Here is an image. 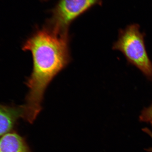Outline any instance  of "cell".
Instances as JSON below:
<instances>
[{"mask_svg":"<svg viewBox=\"0 0 152 152\" xmlns=\"http://www.w3.org/2000/svg\"><path fill=\"white\" fill-rule=\"evenodd\" d=\"M23 48L31 53L33 60L32 72L27 81L28 92L23 118L32 124L42 110L49 85L70 62L69 34H59L45 26L28 38Z\"/></svg>","mask_w":152,"mask_h":152,"instance_id":"1","label":"cell"},{"mask_svg":"<svg viewBox=\"0 0 152 152\" xmlns=\"http://www.w3.org/2000/svg\"><path fill=\"white\" fill-rule=\"evenodd\" d=\"M145 34L138 24H132L120 30L113 49L124 55L128 62L135 66L148 79L152 80V63L145 46Z\"/></svg>","mask_w":152,"mask_h":152,"instance_id":"2","label":"cell"},{"mask_svg":"<svg viewBox=\"0 0 152 152\" xmlns=\"http://www.w3.org/2000/svg\"><path fill=\"white\" fill-rule=\"evenodd\" d=\"M101 0H58L50 11L45 26L60 34H67L69 26L77 18Z\"/></svg>","mask_w":152,"mask_h":152,"instance_id":"3","label":"cell"},{"mask_svg":"<svg viewBox=\"0 0 152 152\" xmlns=\"http://www.w3.org/2000/svg\"><path fill=\"white\" fill-rule=\"evenodd\" d=\"M24 107L0 104V137L13 129L18 121L23 118Z\"/></svg>","mask_w":152,"mask_h":152,"instance_id":"4","label":"cell"},{"mask_svg":"<svg viewBox=\"0 0 152 152\" xmlns=\"http://www.w3.org/2000/svg\"><path fill=\"white\" fill-rule=\"evenodd\" d=\"M0 152H32L26 140L13 131L0 137Z\"/></svg>","mask_w":152,"mask_h":152,"instance_id":"5","label":"cell"},{"mask_svg":"<svg viewBox=\"0 0 152 152\" xmlns=\"http://www.w3.org/2000/svg\"><path fill=\"white\" fill-rule=\"evenodd\" d=\"M140 118L142 121L149 122L152 125V104L148 107L144 109Z\"/></svg>","mask_w":152,"mask_h":152,"instance_id":"6","label":"cell"},{"mask_svg":"<svg viewBox=\"0 0 152 152\" xmlns=\"http://www.w3.org/2000/svg\"><path fill=\"white\" fill-rule=\"evenodd\" d=\"M142 130L144 132L147 133L152 138V132L150 130L148 129V128H145V129H143ZM147 151L150 152H152V148H150L146 150Z\"/></svg>","mask_w":152,"mask_h":152,"instance_id":"7","label":"cell"},{"mask_svg":"<svg viewBox=\"0 0 152 152\" xmlns=\"http://www.w3.org/2000/svg\"><path fill=\"white\" fill-rule=\"evenodd\" d=\"M42 1H48V0H42Z\"/></svg>","mask_w":152,"mask_h":152,"instance_id":"8","label":"cell"}]
</instances>
